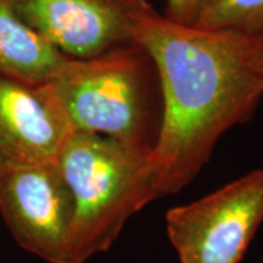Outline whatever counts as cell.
<instances>
[{
  "mask_svg": "<svg viewBox=\"0 0 263 263\" xmlns=\"http://www.w3.org/2000/svg\"><path fill=\"white\" fill-rule=\"evenodd\" d=\"M70 133L46 85L0 76V165L57 161Z\"/></svg>",
  "mask_w": 263,
  "mask_h": 263,
  "instance_id": "cell-7",
  "label": "cell"
},
{
  "mask_svg": "<svg viewBox=\"0 0 263 263\" xmlns=\"http://www.w3.org/2000/svg\"><path fill=\"white\" fill-rule=\"evenodd\" d=\"M256 62H257V67L263 75V37L259 40V46H257V51H256Z\"/></svg>",
  "mask_w": 263,
  "mask_h": 263,
  "instance_id": "cell-11",
  "label": "cell"
},
{
  "mask_svg": "<svg viewBox=\"0 0 263 263\" xmlns=\"http://www.w3.org/2000/svg\"><path fill=\"white\" fill-rule=\"evenodd\" d=\"M66 59L19 18L8 0H0V76L35 86L47 84Z\"/></svg>",
  "mask_w": 263,
  "mask_h": 263,
  "instance_id": "cell-8",
  "label": "cell"
},
{
  "mask_svg": "<svg viewBox=\"0 0 263 263\" xmlns=\"http://www.w3.org/2000/svg\"><path fill=\"white\" fill-rule=\"evenodd\" d=\"M259 40L181 24L148 2L135 12L132 41L151 57L160 84L161 119L151 149L160 197L187 186L219 138L252 117L263 95Z\"/></svg>",
  "mask_w": 263,
  "mask_h": 263,
  "instance_id": "cell-1",
  "label": "cell"
},
{
  "mask_svg": "<svg viewBox=\"0 0 263 263\" xmlns=\"http://www.w3.org/2000/svg\"><path fill=\"white\" fill-rule=\"evenodd\" d=\"M73 199L57 161L0 165V216L24 250L70 263Z\"/></svg>",
  "mask_w": 263,
  "mask_h": 263,
  "instance_id": "cell-5",
  "label": "cell"
},
{
  "mask_svg": "<svg viewBox=\"0 0 263 263\" xmlns=\"http://www.w3.org/2000/svg\"><path fill=\"white\" fill-rule=\"evenodd\" d=\"M157 70L136 43L91 59L67 57L47 84L72 132L152 148Z\"/></svg>",
  "mask_w": 263,
  "mask_h": 263,
  "instance_id": "cell-3",
  "label": "cell"
},
{
  "mask_svg": "<svg viewBox=\"0 0 263 263\" xmlns=\"http://www.w3.org/2000/svg\"><path fill=\"white\" fill-rule=\"evenodd\" d=\"M152 148L72 132L57 164L73 199L70 263L107 252L127 219L158 199Z\"/></svg>",
  "mask_w": 263,
  "mask_h": 263,
  "instance_id": "cell-2",
  "label": "cell"
},
{
  "mask_svg": "<svg viewBox=\"0 0 263 263\" xmlns=\"http://www.w3.org/2000/svg\"><path fill=\"white\" fill-rule=\"evenodd\" d=\"M193 25L263 37V0H203Z\"/></svg>",
  "mask_w": 263,
  "mask_h": 263,
  "instance_id": "cell-9",
  "label": "cell"
},
{
  "mask_svg": "<svg viewBox=\"0 0 263 263\" xmlns=\"http://www.w3.org/2000/svg\"><path fill=\"white\" fill-rule=\"evenodd\" d=\"M263 221V170L170 209L167 235L181 263H240Z\"/></svg>",
  "mask_w": 263,
  "mask_h": 263,
  "instance_id": "cell-4",
  "label": "cell"
},
{
  "mask_svg": "<svg viewBox=\"0 0 263 263\" xmlns=\"http://www.w3.org/2000/svg\"><path fill=\"white\" fill-rule=\"evenodd\" d=\"M29 28L70 59L132 43V19L146 0H8Z\"/></svg>",
  "mask_w": 263,
  "mask_h": 263,
  "instance_id": "cell-6",
  "label": "cell"
},
{
  "mask_svg": "<svg viewBox=\"0 0 263 263\" xmlns=\"http://www.w3.org/2000/svg\"><path fill=\"white\" fill-rule=\"evenodd\" d=\"M167 16L181 24L193 25L203 0H165Z\"/></svg>",
  "mask_w": 263,
  "mask_h": 263,
  "instance_id": "cell-10",
  "label": "cell"
}]
</instances>
